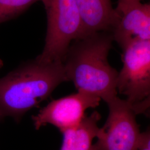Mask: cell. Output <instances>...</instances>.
Masks as SVG:
<instances>
[{"instance_id":"cell-1","label":"cell","mask_w":150,"mask_h":150,"mask_svg":"<svg viewBox=\"0 0 150 150\" xmlns=\"http://www.w3.org/2000/svg\"><path fill=\"white\" fill-rule=\"evenodd\" d=\"M114 41L112 33L100 31L76 40L62 62L67 81L77 91L99 97L106 102L117 96L118 72L108 56Z\"/></svg>"},{"instance_id":"cell-2","label":"cell","mask_w":150,"mask_h":150,"mask_svg":"<svg viewBox=\"0 0 150 150\" xmlns=\"http://www.w3.org/2000/svg\"><path fill=\"white\" fill-rule=\"evenodd\" d=\"M66 81L62 62L35 59L22 64L0 79V118L11 117L20 122Z\"/></svg>"},{"instance_id":"cell-3","label":"cell","mask_w":150,"mask_h":150,"mask_svg":"<svg viewBox=\"0 0 150 150\" xmlns=\"http://www.w3.org/2000/svg\"><path fill=\"white\" fill-rule=\"evenodd\" d=\"M47 15V31L42 53L36 59L50 64L62 62L70 44L85 36L75 0H41Z\"/></svg>"},{"instance_id":"cell-4","label":"cell","mask_w":150,"mask_h":150,"mask_svg":"<svg viewBox=\"0 0 150 150\" xmlns=\"http://www.w3.org/2000/svg\"><path fill=\"white\" fill-rule=\"evenodd\" d=\"M123 67L117 91L131 104L148 110L150 96V40H134L123 48Z\"/></svg>"},{"instance_id":"cell-5","label":"cell","mask_w":150,"mask_h":150,"mask_svg":"<svg viewBox=\"0 0 150 150\" xmlns=\"http://www.w3.org/2000/svg\"><path fill=\"white\" fill-rule=\"evenodd\" d=\"M106 103L107 120L99 128L92 150H139L142 132L136 117L139 108L118 96Z\"/></svg>"},{"instance_id":"cell-6","label":"cell","mask_w":150,"mask_h":150,"mask_svg":"<svg viewBox=\"0 0 150 150\" xmlns=\"http://www.w3.org/2000/svg\"><path fill=\"white\" fill-rule=\"evenodd\" d=\"M101 100L99 97L80 91L52 100L36 115L32 116L35 129L50 124L62 132L75 127L85 118L86 110L97 107Z\"/></svg>"},{"instance_id":"cell-7","label":"cell","mask_w":150,"mask_h":150,"mask_svg":"<svg viewBox=\"0 0 150 150\" xmlns=\"http://www.w3.org/2000/svg\"><path fill=\"white\" fill-rule=\"evenodd\" d=\"M112 31L113 40L121 48L134 40H150V5L139 4L119 16Z\"/></svg>"},{"instance_id":"cell-8","label":"cell","mask_w":150,"mask_h":150,"mask_svg":"<svg viewBox=\"0 0 150 150\" xmlns=\"http://www.w3.org/2000/svg\"><path fill=\"white\" fill-rule=\"evenodd\" d=\"M83 22L85 36L95 32L112 33L120 17L111 0H75Z\"/></svg>"},{"instance_id":"cell-9","label":"cell","mask_w":150,"mask_h":150,"mask_svg":"<svg viewBox=\"0 0 150 150\" xmlns=\"http://www.w3.org/2000/svg\"><path fill=\"white\" fill-rule=\"evenodd\" d=\"M101 118L96 111L85 116L76 127L61 133L62 144L60 150H92L93 140L96 138L99 128L98 122Z\"/></svg>"},{"instance_id":"cell-10","label":"cell","mask_w":150,"mask_h":150,"mask_svg":"<svg viewBox=\"0 0 150 150\" xmlns=\"http://www.w3.org/2000/svg\"><path fill=\"white\" fill-rule=\"evenodd\" d=\"M41 0H0V24L15 19Z\"/></svg>"},{"instance_id":"cell-11","label":"cell","mask_w":150,"mask_h":150,"mask_svg":"<svg viewBox=\"0 0 150 150\" xmlns=\"http://www.w3.org/2000/svg\"><path fill=\"white\" fill-rule=\"evenodd\" d=\"M142 0H118L117 6L115 8L116 12L120 16L129 8L140 3Z\"/></svg>"},{"instance_id":"cell-12","label":"cell","mask_w":150,"mask_h":150,"mask_svg":"<svg viewBox=\"0 0 150 150\" xmlns=\"http://www.w3.org/2000/svg\"><path fill=\"white\" fill-rule=\"evenodd\" d=\"M139 150H150V130L141 133Z\"/></svg>"},{"instance_id":"cell-13","label":"cell","mask_w":150,"mask_h":150,"mask_svg":"<svg viewBox=\"0 0 150 150\" xmlns=\"http://www.w3.org/2000/svg\"><path fill=\"white\" fill-rule=\"evenodd\" d=\"M4 65V63H3V61L1 59H0V69Z\"/></svg>"}]
</instances>
